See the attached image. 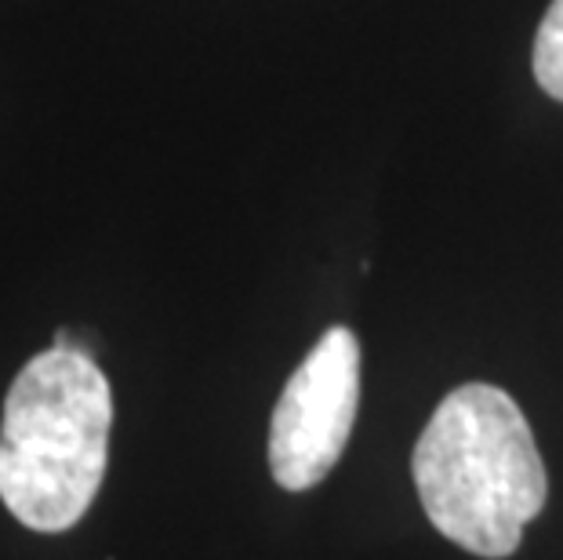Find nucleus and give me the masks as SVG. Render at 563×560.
I'll use <instances>...</instances> for the list:
<instances>
[{
	"label": "nucleus",
	"instance_id": "obj_1",
	"mask_svg": "<svg viewBox=\"0 0 563 560\" xmlns=\"http://www.w3.org/2000/svg\"><path fill=\"white\" fill-rule=\"evenodd\" d=\"M433 528L465 553L501 560L545 506L549 476L520 404L506 389L465 383L440 400L411 455Z\"/></svg>",
	"mask_w": 563,
	"mask_h": 560
},
{
	"label": "nucleus",
	"instance_id": "obj_2",
	"mask_svg": "<svg viewBox=\"0 0 563 560\" xmlns=\"http://www.w3.org/2000/svg\"><path fill=\"white\" fill-rule=\"evenodd\" d=\"M113 393L88 350L37 353L4 397L0 498L33 531H69L106 476Z\"/></svg>",
	"mask_w": 563,
	"mask_h": 560
},
{
	"label": "nucleus",
	"instance_id": "obj_3",
	"mask_svg": "<svg viewBox=\"0 0 563 560\" xmlns=\"http://www.w3.org/2000/svg\"><path fill=\"white\" fill-rule=\"evenodd\" d=\"M361 411V342L331 328L287 378L269 422V470L284 492H309L339 466Z\"/></svg>",
	"mask_w": 563,
	"mask_h": 560
},
{
	"label": "nucleus",
	"instance_id": "obj_4",
	"mask_svg": "<svg viewBox=\"0 0 563 560\" xmlns=\"http://www.w3.org/2000/svg\"><path fill=\"white\" fill-rule=\"evenodd\" d=\"M534 77L545 95L563 102V0H553L534 37Z\"/></svg>",
	"mask_w": 563,
	"mask_h": 560
}]
</instances>
